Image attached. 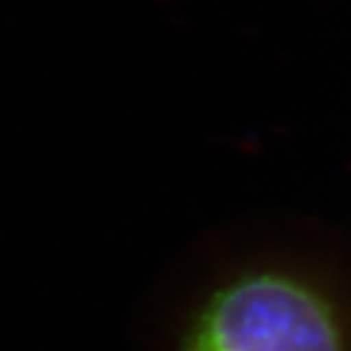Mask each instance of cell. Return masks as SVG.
I'll return each instance as SVG.
<instances>
[{
	"label": "cell",
	"mask_w": 351,
	"mask_h": 351,
	"mask_svg": "<svg viewBox=\"0 0 351 351\" xmlns=\"http://www.w3.org/2000/svg\"><path fill=\"white\" fill-rule=\"evenodd\" d=\"M169 351H351V280L310 254H237L186 298Z\"/></svg>",
	"instance_id": "1"
}]
</instances>
